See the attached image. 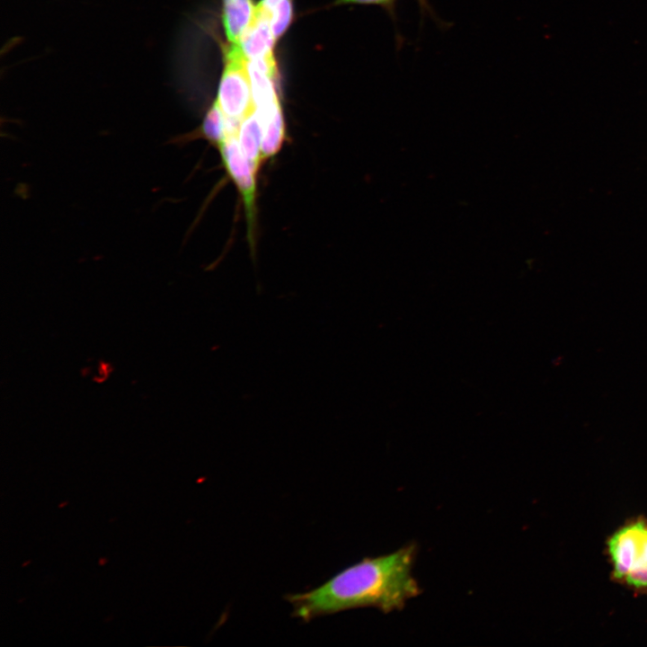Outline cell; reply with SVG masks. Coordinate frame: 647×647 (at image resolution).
Segmentation results:
<instances>
[{"label":"cell","mask_w":647,"mask_h":647,"mask_svg":"<svg viewBox=\"0 0 647 647\" xmlns=\"http://www.w3.org/2000/svg\"><path fill=\"white\" fill-rule=\"evenodd\" d=\"M260 118L263 128L262 160L270 158L279 152L285 138L286 129L280 104Z\"/></svg>","instance_id":"8"},{"label":"cell","mask_w":647,"mask_h":647,"mask_svg":"<svg viewBox=\"0 0 647 647\" xmlns=\"http://www.w3.org/2000/svg\"><path fill=\"white\" fill-rule=\"evenodd\" d=\"M417 545L410 544L376 557H365L334 574L321 586L285 596L292 616L304 622L357 607H377L383 613L403 608L421 593L412 576Z\"/></svg>","instance_id":"1"},{"label":"cell","mask_w":647,"mask_h":647,"mask_svg":"<svg viewBox=\"0 0 647 647\" xmlns=\"http://www.w3.org/2000/svg\"><path fill=\"white\" fill-rule=\"evenodd\" d=\"M417 1H418L419 5H420V8H421L424 13H431V14L433 15L432 9H431V7H430L428 0H417Z\"/></svg>","instance_id":"12"},{"label":"cell","mask_w":647,"mask_h":647,"mask_svg":"<svg viewBox=\"0 0 647 647\" xmlns=\"http://www.w3.org/2000/svg\"><path fill=\"white\" fill-rule=\"evenodd\" d=\"M275 41L267 15L256 5L253 20L238 43L244 57L253 60L273 55Z\"/></svg>","instance_id":"5"},{"label":"cell","mask_w":647,"mask_h":647,"mask_svg":"<svg viewBox=\"0 0 647 647\" xmlns=\"http://www.w3.org/2000/svg\"><path fill=\"white\" fill-rule=\"evenodd\" d=\"M257 5L267 15L277 40L286 32L293 21V0H261Z\"/></svg>","instance_id":"10"},{"label":"cell","mask_w":647,"mask_h":647,"mask_svg":"<svg viewBox=\"0 0 647 647\" xmlns=\"http://www.w3.org/2000/svg\"><path fill=\"white\" fill-rule=\"evenodd\" d=\"M217 147L219 150L227 173L236 185L243 198L247 223L248 240L250 244L253 246L257 173L243 154L237 135L225 134V137L217 145Z\"/></svg>","instance_id":"4"},{"label":"cell","mask_w":647,"mask_h":647,"mask_svg":"<svg viewBox=\"0 0 647 647\" xmlns=\"http://www.w3.org/2000/svg\"><path fill=\"white\" fill-rule=\"evenodd\" d=\"M255 6L252 0H222V20L230 44H238L253 20Z\"/></svg>","instance_id":"6"},{"label":"cell","mask_w":647,"mask_h":647,"mask_svg":"<svg viewBox=\"0 0 647 647\" xmlns=\"http://www.w3.org/2000/svg\"><path fill=\"white\" fill-rule=\"evenodd\" d=\"M263 128L256 110L248 114L242 121L238 132L241 150L257 173L261 160V142Z\"/></svg>","instance_id":"7"},{"label":"cell","mask_w":647,"mask_h":647,"mask_svg":"<svg viewBox=\"0 0 647 647\" xmlns=\"http://www.w3.org/2000/svg\"><path fill=\"white\" fill-rule=\"evenodd\" d=\"M611 580L634 594L647 596V518H627L606 539Z\"/></svg>","instance_id":"2"},{"label":"cell","mask_w":647,"mask_h":647,"mask_svg":"<svg viewBox=\"0 0 647 647\" xmlns=\"http://www.w3.org/2000/svg\"><path fill=\"white\" fill-rule=\"evenodd\" d=\"M397 0H336L334 4H374L384 8L393 20L396 21Z\"/></svg>","instance_id":"11"},{"label":"cell","mask_w":647,"mask_h":647,"mask_svg":"<svg viewBox=\"0 0 647 647\" xmlns=\"http://www.w3.org/2000/svg\"><path fill=\"white\" fill-rule=\"evenodd\" d=\"M247 61L239 44H230L225 50V67L216 102L227 118L243 120L255 110Z\"/></svg>","instance_id":"3"},{"label":"cell","mask_w":647,"mask_h":647,"mask_svg":"<svg viewBox=\"0 0 647 647\" xmlns=\"http://www.w3.org/2000/svg\"><path fill=\"white\" fill-rule=\"evenodd\" d=\"M198 137L207 139L215 146L225 137V115L216 101L207 111L200 127L192 133L176 137L173 143L185 142Z\"/></svg>","instance_id":"9"}]
</instances>
